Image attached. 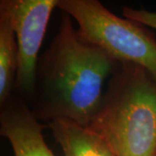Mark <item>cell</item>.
<instances>
[{
    "mask_svg": "<svg viewBox=\"0 0 156 156\" xmlns=\"http://www.w3.org/2000/svg\"><path fill=\"white\" fill-rule=\"evenodd\" d=\"M155 156H156V155H155Z\"/></svg>",
    "mask_w": 156,
    "mask_h": 156,
    "instance_id": "9",
    "label": "cell"
},
{
    "mask_svg": "<svg viewBox=\"0 0 156 156\" xmlns=\"http://www.w3.org/2000/svg\"><path fill=\"white\" fill-rule=\"evenodd\" d=\"M11 17L18 46L14 93L29 101L34 90L39 50L58 0H1Z\"/></svg>",
    "mask_w": 156,
    "mask_h": 156,
    "instance_id": "4",
    "label": "cell"
},
{
    "mask_svg": "<svg viewBox=\"0 0 156 156\" xmlns=\"http://www.w3.org/2000/svg\"><path fill=\"white\" fill-rule=\"evenodd\" d=\"M18 65V46L11 17L0 4V105L14 93Z\"/></svg>",
    "mask_w": 156,
    "mask_h": 156,
    "instance_id": "7",
    "label": "cell"
},
{
    "mask_svg": "<svg viewBox=\"0 0 156 156\" xmlns=\"http://www.w3.org/2000/svg\"><path fill=\"white\" fill-rule=\"evenodd\" d=\"M88 128L116 156H155V79L145 68L120 62Z\"/></svg>",
    "mask_w": 156,
    "mask_h": 156,
    "instance_id": "2",
    "label": "cell"
},
{
    "mask_svg": "<svg viewBox=\"0 0 156 156\" xmlns=\"http://www.w3.org/2000/svg\"><path fill=\"white\" fill-rule=\"evenodd\" d=\"M120 62L85 41L62 12L50 46L39 56L28 101L39 122L66 120L88 127L103 96V86Z\"/></svg>",
    "mask_w": 156,
    "mask_h": 156,
    "instance_id": "1",
    "label": "cell"
},
{
    "mask_svg": "<svg viewBox=\"0 0 156 156\" xmlns=\"http://www.w3.org/2000/svg\"><path fill=\"white\" fill-rule=\"evenodd\" d=\"M0 107V134L9 140L14 156H56L44 138L45 126L24 98L13 93Z\"/></svg>",
    "mask_w": 156,
    "mask_h": 156,
    "instance_id": "5",
    "label": "cell"
},
{
    "mask_svg": "<svg viewBox=\"0 0 156 156\" xmlns=\"http://www.w3.org/2000/svg\"><path fill=\"white\" fill-rule=\"evenodd\" d=\"M122 15L126 18L134 20L156 30V12L154 11H148L144 8L134 9L124 6L122 8Z\"/></svg>",
    "mask_w": 156,
    "mask_h": 156,
    "instance_id": "8",
    "label": "cell"
},
{
    "mask_svg": "<svg viewBox=\"0 0 156 156\" xmlns=\"http://www.w3.org/2000/svg\"><path fill=\"white\" fill-rule=\"evenodd\" d=\"M48 128L61 147L62 156H116L109 146L88 127L57 120L48 123Z\"/></svg>",
    "mask_w": 156,
    "mask_h": 156,
    "instance_id": "6",
    "label": "cell"
},
{
    "mask_svg": "<svg viewBox=\"0 0 156 156\" xmlns=\"http://www.w3.org/2000/svg\"><path fill=\"white\" fill-rule=\"evenodd\" d=\"M57 8L76 22L85 41L118 62L145 68L156 80V38L147 26L117 16L98 0H58Z\"/></svg>",
    "mask_w": 156,
    "mask_h": 156,
    "instance_id": "3",
    "label": "cell"
}]
</instances>
